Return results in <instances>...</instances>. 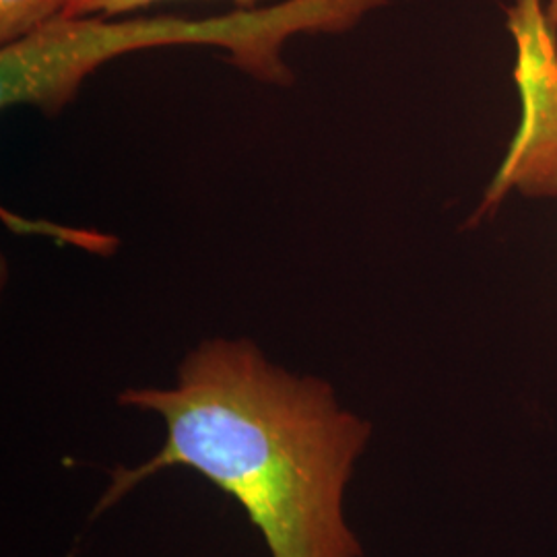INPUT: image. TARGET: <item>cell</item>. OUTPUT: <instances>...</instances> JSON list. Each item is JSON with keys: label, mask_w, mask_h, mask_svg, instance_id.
Returning <instances> with one entry per match:
<instances>
[{"label": "cell", "mask_w": 557, "mask_h": 557, "mask_svg": "<svg viewBox=\"0 0 557 557\" xmlns=\"http://www.w3.org/2000/svg\"><path fill=\"white\" fill-rule=\"evenodd\" d=\"M510 29L517 38V81L524 119L483 209L512 186L533 197L557 195L556 27L539 0H518L510 11Z\"/></svg>", "instance_id": "3"}, {"label": "cell", "mask_w": 557, "mask_h": 557, "mask_svg": "<svg viewBox=\"0 0 557 557\" xmlns=\"http://www.w3.org/2000/svg\"><path fill=\"white\" fill-rule=\"evenodd\" d=\"M119 405L160 416L165 440L145 462L110 473L94 517L186 467L238 502L269 556L363 557L345 492L374 428L331 382L285 370L250 338H205L172 386L124 388Z\"/></svg>", "instance_id": "1"}, {"label": "cell", "mask_w": 557, "mask_h": 557, "mask_svg": "<svg viewBox=\"0 0 557 557\" xmlns=\"http://www.w3.org/2000/svg\"><path fill=\"white\" fill-rule=\"evenodd\" d=\"M69 0H0V41L2 46L21 40L44 25L60 20Z\"/></svg>", "instance_id": "4"}, {"label": "cell", "mask_w": 557, "mask_h": 557, "mask_svg": "<svg viewBox=\"0 0 557 557\" xmlns=\"http://www.w3.org/2000/svg\"><path fill=\"white\" fill-rule=\"evenodd\" d=\"M163 0H69L62 17H116ZM242 11L259 9L260 0H232Z\"/></svg>", "instance_id": "5"}, {"label": "cell", "mask_w": 557, "mask_h": 557, "mask_svg": "<svg viewBox=\"0 0 557 557\" xmlns=\"http://www.w3.org/2000/svg\"><path fill=\"white\" fill-rule=\"evenodd\" d=\"M391 0H285L211 20H147L112 23L108 17H60L38 32L2 46V108H36L52 116L77 98L83 81L108 60L147 48L205 44L252 79L287 87L294 73L283 48L298 34H343Z\"/></svg>", "instance_id": "2"}]
</instances>
